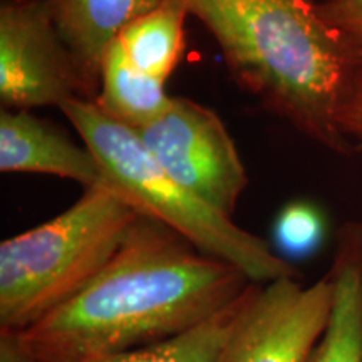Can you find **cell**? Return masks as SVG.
<instances>
[{
	"instance_id": "1",
	"label": "cell",
	"mask_w": 362,
	"mask_h": 362,
	"mask_svg": "<svg viewBox=\"0 0 362 362\" xmlns=\"http://www.w3.org/2000/svg\"><path fill=\"white\" fill-rule=\"evenodd\" d=\"M253 282L161 221L139 215L83 292L17 332L35 362H83L170 341L220 314Z\"/></svg>"
},
{
	"instance_id": "2",
	"label": "cell",
	"mask_w": 362,
	"mask_h": 362,
	"mask_svg": "<svg viewBox=\"0 0 362 362\" xmlns=\"http://www.w3.org/2000/svg\"><path fill=\"white\" fill-rule=\"evenodd\" d=\"M218 44L240 88L339 153L337 110L356 54L309 0H175Z\"/></svg>"
},
{
	"instance_id": "3",
	"label": "cell",
	"mask_w": 362,
	"mask_h": 362,
	"mask_svg": "<svg viewBox=\"0 0 362 362\" xmlns=\"http://www.w3.org/2000/svg\"><path fill=\"white\" fill-rule=\"evenodd\" d=\"M139 214L111 187L86 188L67 210L0 245V330L22 332L83 292Z\"/></svg>"
},
{
	"instance_id": "4",
	"label": "cell",
	"mask_w": 362,
	"mask_h": 362,
	"mask_svg": "<svg viewBox=\"0 0 362 362\" xmlns=\"http://www.w3.org/2000/svg\"><path fill=\"white\" fill-rule=\"evenodd\" d=\"M61 111L116 192L139 215L170 226L206 255L238 267L255 284L298 277L292 264L264 238L243 230L171 178L133 128L117 123L88 99H72Z\"/></svg>"
},
{
	"instance_id": "5",
	"label": "cell",
	"mask_w": 362,
	"mask_h": 362,
	"mask_svg": "<svg viewBox=\"0 0 362 362\" xmlns=\"http://www.w3.org/2000/svg\"><path fill=\"white\" fill-rule=\"evenodd\" d=\"M134 131L171 178L232 218L248 176L216 112L192 99L173 98L158 119Z\"/></svg>"
},
{
	"instance_id": "6",
	"label": "cell",
	"mask_w": 362,
	"mask_h": 362,
	"mask_svg": "<svg viewBox=\"0 0 362 362\" xmlns=\"http://www.w3.org/2000/svg\"><path fill=\"white\" fill-rule=\"evenodd\" d=\"M88 99L69 49L45 0H6L0 7V101L30 111Z\"/></svg>"
},
{
	"instance_id": "7",
	"label": "cell",
	"mask_w": 362,
	"mask_h": 362,
	"mask_svg": "<svg viewBox=\"0 0 362 362\" xmlns=\"http://www.w3.org/2000/svg\"><path fill=\"white\" fill-rule=\"evenodd\" d=\"M332 302L329 275L307 287L291 277L253 282L221 362H305L327 327Z\"/></svg>"
},
{
	"instance_id": "8",
	"label": "cell",
	"mask_w": 362,
	"mask_h": 362,
	"mask_svg": "<svg viewBox=\"0 0 362 362\" xmlns=\"http://www.w3.org/2000/svg\"><path fill=\"white\" fill-rule=\"evenodd\" d=\"M0 171L51 175L86 188L111 187L96 156L49 121L30 111L0 112Z\"/></svg>"
},
{
	"instance_id": "9",
	"label": "cell",
	"mask_w": 362,
	"mask_h": 362,
	"mask_svg": "<svg viewBox=\"0 0 362 362\" xmlns=\"http://www.w3.org/2000/svg\"><path fill=\"white\" fill-rule=\"evenodd\" d=\"M163 0H45L62 42L69 49L86 98L99 93L103 59L123 29Z\"/></svg>"
},
{
	"instance_id": "10",
	"label": "cell",
	"mask_w": 362,
	"mask_h": 362,
	"mask_svg": "<svg viewBox=\"0 0 362 362\" xmlns=\"http://www.w3.org/2000/svg\"><path fill=\"white\" fill-rule=\"evenodd\" d=\"M329 279L334 287L327 327L305 362H362V223L339 230Z\"/></svg>"
},
{
	"instance_id": "11",
	"label": "cell",
	"mask_w": 362,
	"mask_h": 362,
	"mask_svg": "<svg viewBox=\"0 0 362 362\" xmlns=\"http://www.w3.org/2000/svg\"><path fill=\"white\" fill-rule=\"evenodd\" d=\"M173 98L165 83L153 78L126 57L115 40L103 59L99 93L94 103L99 110L133 129H141L158 119L171 106Z\"/></svg>"
},
{
	"instance_id": "12",
	"label": "cell",
	"mask_w": 362,
	"mask_h": 362,
	"mask_svg": "<svg viewBox=\"0 0 362 362\" xmlns=\"http://www.w3.org/2000/svg\"><path fill=\"white\" fill-rule=\"evenodd\" d=\"M187 16L178 2L163 0L155 11L129 22L116 40L138 69L166 83L183 56Z\"/></svg>"
},
{
	"instance_id": "13",
	"label": "cell",
	"mask_w": 362,
	"mask_h": 362,
	"mask_svg": "<svg viewBox=\"0 0 362 362\" xmlns=\"http://www.w3.org/2000/svg\"><path fill=\"white\" fill-rule=\"evenodd\" d=\"M243 296L210 320L170 341L83 362H221Z\"/></svg>"
},
{
	"instance_id": "14",
	"label": "cell",
	"mask_w": 362,
	"mask_h": 362,
	"mask_svg": "<svg viewBox=\"0 0 362 362\" xmlns=\"http://www.w3.org/2000/svg\"><path fill=\"white\" fill-rule=\"evenodd\" d=\"M275 240L288 255H310L324 240L322 215L307 202L291 203L280 211L275 221Z\"/></svg>"
},
{
	"instance_id": "15",
	"label": "cell",
	"mask_w": 362,
	"mask_h": 362,
	"mask_svg": "<svg viewBox=\"0 0 362 362\" xmlns=\"http://www.w3.org/2000/svg\"><path fill=\"white\" fill-rule=\"evenodd\" d=\"M315 6L320 17L362 59V0H324Z\"/></svg>"
},
{
	"instance_id": "16",
	"label": "cell",
	"mask_w": 362,
	"mask_h": 362,
	"mask_svg": "<svg viewBox=\"0 0 362 362\" xmlns=\"http://www.w3.org/2000/svg\"><path fill=\"white\" fill-rule=\"evenodd\" d=\"M337 126L346 138H362V59L357 56L339 104Z\"/></svg>"
},
{
	"instance_id": "17",
	"label": "cell",
	"mask_w": 362,
	"mask_h": 362,
	"mask_svg": "<svg viewBox=\"0 0 362 362\" xmlns=\"http://www.w3.org/2000/svg\"><path fill=\"white\" fill-rule=\"evenodd\" d=\"M0 362H35L27 354L17 332L0 330Z\"/></svg>"
}]
</instances>
